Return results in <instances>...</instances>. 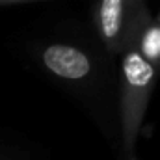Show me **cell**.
Here are the masks:
<instances>
[{"instance_id":"obj_1","label":"cell","mask_w":160,"mask_h":160,"mask_svg":"<svg viewBox=\"0 0 160 160\" xmlns=\"http://www.w3.org/2000/svg\"><path fill=\"white\" fill-rule=\"evenodd\" d=\"M45 65L58 77L67 80H80L91 73L89 58L75 47L69 45H50L43 52Z\"/></svg>"},{"instance_id":"obj_2","label":"cell","mask_w":160,"mask_h":160,"mask_svg":"<svg viewBox=\"0 0 160 160\" xmlns=\"http://www.w3.org/2000/svg\"><path fill=\"white\" fill-rule=\"evenodd\" d=\"M123 75L130 88L140 89V88H147L153 82L155 69H153L151 62L143 56V52L130 50L123 58Z\"/></svg>"},{"instance_id":"obj_3","label":"cell","mask_w":160,"mask_h":160,"mask_svg":"<svg viewBox=\"0 0 160 160\" xmlns=\"http://www.w3.org/2000/svg\"><path fill=\"white\" fill-rule=\"evenodd\" d=\"M123 24V0H102L101 2V30L104 39H114Z\"/></svg>"},{"instance_id":"obj_4","label":"cell","mask_w":160,"mask_h":160,"mask_svg":"<svg viewBox=\"0 0 160 160\" xmlns=\"http://www.w3.org/2000/svg\"><path fill=\"white\" fill-rule=\"evenodd\" d=\"M142 52L147 60L160 58V28H151L142 41Z\"/></svg>"}]
</instances>
